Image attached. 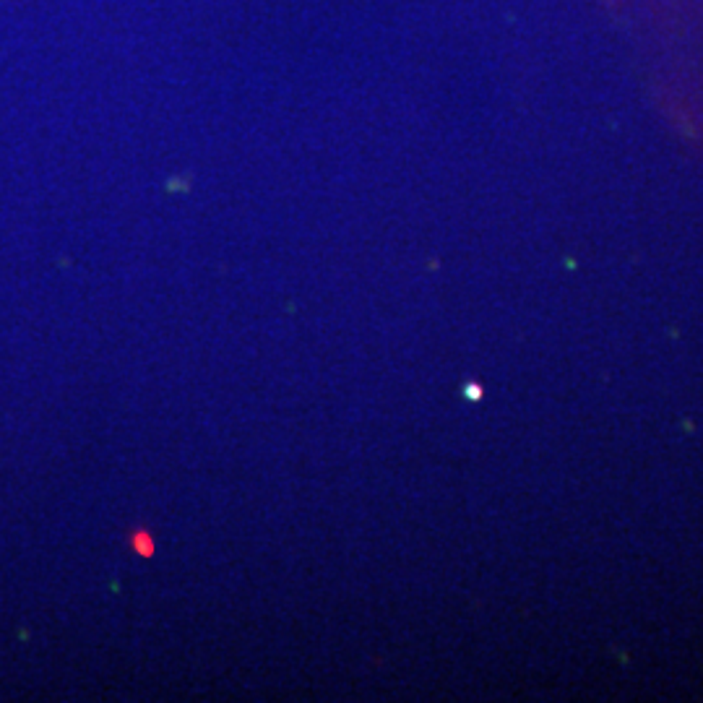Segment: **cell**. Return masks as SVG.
Here are the masks:
<instances>
[{
    "mask_svg": "<svg viewBox=\"0 0 703 703\" xmlns=\"http://www.w3.org/2000/svg\"><path fill=\"white\" fill-rule=\"evenodd\" d=\"M466 393H469L472 399H477V396H479V388H477V385H472V388H469V391H466Z\"/></svg>",
    "mask_w": 703,
    "mask_h": 703,
    "instance_id": "cell-1",
    "label": "cell"
}]
</instances>
